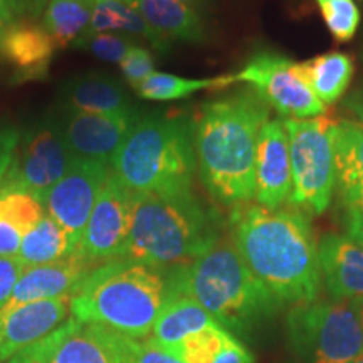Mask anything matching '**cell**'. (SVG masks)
Segmentation results:
<instances>
[{
	"mask_svg": "<svg viewBox=\"0 0 363 363\" xmlns=\"http://www.w3.org/2000/svg\"><path fill=\"white\" fill-rule=\"evenodd\" d=\"M233 230L242 261L279 305L315 301L321 271L306 212L239 206L233 214Z\"/></svg>",
	"mask_w": 363,
	"mask_h": 363,
	"instance_id": "cell-1",
	"label": "cell"
},
{
	"mask_svg": "<svg viewBox=\"0 0 363 363\" xmlns=\"http://www.w3.org/2000/svg\"><path fill=\"white\" fill-rule=\"evenodd\" d=\"M269 106L254 89L208 101L194 123L197 169L207 192L227 207L256 197L254 162Z\"/></svg>",
	"mask_w": 363,
	"mask_h": 363,
	"instance_id": "cell-2",
	"label": "cell"
},
{
	"mask_svg": "<svg viewBox=\"0 0 363 363\" xmlns=\"http://www.w3.org/2000/svg\"><path fill=\"white\" fill-rule=\"evenodd\" d=\"M217 240L216 216L192 189L133 194V220L121 259L172 271L190 264Z\"/></svg>",
	"mask_w": 363,
	"mask_h": 363,
	"instance_id": "cell-3",
	"label": "cell"
},
{
	"mask_svg": "<svg viewBox=\"0 0 363 363\" xmlns=\"http://www.w3.org/2000/svg\"><path fill=\"white\" fill-rule=\"evenodd\" d=\"M169 296V271L115 259L96 266L81 281L71 294L69 311L71 318L83 323H98L145 340Z\"/></svg>",
	"mask_w": 363,
	"mask_h": 363,
	"instance_id": "cell-4",
	"label": "cell"
},
{
	"mask_svg": "<svg viewBox=\"0 0 363 363\" xmlns=\"http://www.w3.org/2000/svg\"><path fill=\"white\" fill-rule=\"evenodd\" d=\"M170 294L197 301L225 330L246 333L279 303L242 261L234 239H219L190 264L169 271Z\"/></svg>",
	"mask_w": 363,
	"mask_h": 363,
	"instance_id": "cell-5",
	"label": "cell"
},
{
	"mask_svg": "<svg viewBox=\"0 0 363 363\" xmlns=\"http://www.w3.org/2000/svg\"><path fill=\"white\" fill-rule=\"evenodd\" d=\"M111 165L133 194L192 189L197 170L194 121L185 115L140 118Z\"/></svg>",
	"mask_w": 363,
	"mask_h": 363,
	"instance_id": "cell-6",
	"label": "cell"
},
{
	"mask_svg": "<svg viewBox=\"0 0 363 363\" xmlns=\"http://www.w3.org/2000/svg\"><path fill=\"white\" fill-rule=\"evenodd\" d=\"M291 343L308 363H352L363 357V323L355 299H315L288 315Z\"/></svg>",
	"mask_w": 363,
	"mask_h": 363,
	"instance_id": "cell-7",
	"label": "cell"
},
{
	"mask_svg": "<svg viewBox=\"0 0 363 363\" xmlns=\"http://www.w3.org/2000/svg\"><path fill=\"white\" fill-rule=\"evenodd\" d=\"M337 120L328 116L286 120L293 190L289 203L320 216L330 207L335 190V133Z\"/></svg>",
	"mask_w": 363,
	"mask_h": 363,
	"instance_id": "cell-8",
	"label": "cell"
},
{
	"mask_svg": "<svg viewBox=\"0 0 363 363\" xmlns=\"http://www.w3.org/2000/svg\"><path fill=\"white\" fill-rule=\"evenodd\" d=\"M135 348L136 338L69 316L51 335L7 363H133Z\"/></svg>",
	"mask_w": 363,
	"mask_h": 363,
	"instance_id": "cell-9",
	"label": "cell"
},
{
	"mask_svg": "<svg viewBox=\"0 0 363 363\" xmlns=\"http://www.w3.org/2000/svg\"><path fill=\"white\" fill-rule=\"evenodd\" d=\"M133 220V192L111 172L74 249V256L91 266L121 259Z\"/></svg>",
	"mask_w": 363,
	"mask_h": 363,
	"instance_id": "cell-10",
	"label": "cell"
},
{
	"mask_svg": "<svg viewBox=\"0 0 363 363\" xmlns=\"http://www.w3.org/2000/svg\"><path fill=\"white\" fill-rule=\"evenodd\" d=\"M72 162L74 155L67 147L61 125L43 123L17 143L2 187L24 190L43 202Z\"/></svg>",
	"mask_w": 363,
	"mask_h": 363,
	"instance_id": "cell-11",
	"label": "cell"
},
{
	"mask_svg": "<svg viewBox=\"0 0 363 363\" xmlns=\"http://www.w3.org/2000/svg\"><path fill=\"white\" fill-rule=\"evenodd\" d=\"M291 59L274 52H259L235 72L238 83L252 86L257 96L288 120H308L323 116L326 104L293 72Z\"/></svg>",
	"mask_w": 363,
	"mask_h": 363,
	"instance_id": "cell-12",
	"label": "cell"
},
{
	"mask_svg": "<svg viewBox=\"0 0 363 363\" xmlns=\"http://www.w3.org/2000/svg\"><path fill=\"white\" fill-rule=\"evenodd\" d=\"M110 174L106 163L74 158L65 177L45 194V214L65 229L74 249Z\"/></svg>",
	"mask_w": 363,
	"mask_h": 363,
	"instance_id": "cell-13",
	"label": "cell"
},
{
	"mask_svg": "<svg viewBox=\"0 0 363 363\" xmlns=\"http://www.w3.org/2000/svg\"><path fill=\"white\" fill-rule=\"evenodd\" d=\"M138 120L136 111L123 115H94L71 110L65 116L61 130L74 158L110 165L118 148Z\"/></svg>",
	"mask_w": 363,
	"mask_h": 363,
	"instance_id": "cell-14",
	"label": "cell"
},
{
	"mask_svg": "<svg viewBox=\"0 0 363 363\" xmlns=\"http://www.w3.org/2000/svg\"><path fill=\"white\" fill-rule=\"evenodd\" d=\"M254 185L257 206L274 211L289 202L293 175L284 121L269 120L262 126L254 162Z\"/></svg>",
	"mask_w": 363,
	"mask_h": 363,
	"instance_id": "cell-15",
	"label": "cell"
},
{
	"mask_svg": "<svg viewBox=\"0 0 363 363\" xmlns=\"http://www.w3.org/2000/svg\"><path fill=\"white\" fill-rule=\"evenodd\" d=\"M69 305L71 296L67 294L0 311V362H9L24 348L51 335L71 315Z\"/></svg>",
	"mask_w": 363,
	"mask_h": 363,
	"instance_id": "cell-16",
	"label": "cell"
},
{
	"mask_svg": "<svg viewBox=\"0 0 363 363\" xmlns=\"http://www.w3.org/2000/svg\"><path fill=\"white\" fill-rule=\"evenodd\" d=\"M93 269L94 266L88 264L74 254L51 264L26 267L19 283L13 288L11 299L6 303V306L0 308V311L13 310L16 306L39 301V299L67 296V294L71 296L81 281Z\"/></svg>",
	"mask_w": 363,
	"mask_h": 363,
	"instance_id": "cell-17",
	"label": "cell"
},
{
	"mask_svg": "<svg viewBox=\"0 0 363 363\" xmlns=\"http://www.w3.org/2000/svg\"><path fill=\"white\" fill-rule=\"evenodd\" d=\"M318 261L333 299L363 296V247L343 234H325L318 244Z\"/></svg>",
	"mask_w": 363,
	"mask_h": 363,
	"instance_id": "cell-18",
	"label": "cell"
},
{
	"mask_svg": "<svg viewBox=\"0 0 363 363\" xmlns=\"http://www.w3.org/2000/svg\"><path fill=\"white\" fill-rule=\"evenodd\" d=\"M335 185L345 208L363 211V123L338 121L335 133Z\"/></svg>",
	"mask_w": 363,
	"mask_h": 363,
	"instance_id": "cell-19",
	"label": "cell"
},
{
	"mask_svg": "<svg viewBox=\"0 0 363 363\" xmlns=\"http://www.w3.org/2000/svg\"><path fill=\"white\" fill-rule=\"evenodd\" d=\"M54 51L48 30L33 22H16L0 38V56L24 79L44 76Z\"/></svg>",
	"mask_w": 363,
	"mask_h": 363,
	"instance_id": "cell-20",
	"label": "cell"
},
{
	"mask_svg": "<svg viewBox=\"0 0 363 363\" xmlns=\"http://www.w3.org/2000/svg\"><path fill=\"white\" fill-rule=\"evenodd\" d=\"M142 16L155 33L179 43H202L206 24L201 13L184 6L179 0H123Z\"/></svg>",
	"mask_w": 363,
	"mask_h": 363,
	"instance_id": "cell-21",
	"label": "cell"
},
{
	"mask_svg": "<svg viewBox=\"0 0 363 363\" xmlns=\"http://www.w3.org/2000/svg\"><path fill=\"white\" fill-rule=\"evenodd\" d=\"M217 321L203 308L184 294H170L153 326L152 340L172 352L190 335L216 325Z\"/></svg>",
	"mask_w": 363,
	"mask_h": 363,
	"instance_id": "cell-22",
	"label": "cell"
},
{
	"mask_svg": "<svg viewBox=\"0 0 363 363\" xmlns=\"http://www.w3.org/2000/svg\"><path fill=\"white\" fill-rule=\"evenodd\" d=\"M293 72L323 104L343 96L353 76V61L345 52H326L310 61L293 62Z\"/></svg>",
	"mask_w": 363,
	"mask_h": 363,
	"instance_id": "cell-23",
	"label": "cell"
},
{
	"mask_svg": "<svg viewBox=\"0 0 363 363\" xmlns=\"http://www.w3.org/2000/svg\"><path fill=\"white\" fill-rule=\"evenodd\" d=\"M66 96L69 108L74 111L94 115H123L135 111L123 86L99 72L71 81L67 84Z\"/></svg>",
	"mask_w": 363,
	"mask_h": 363,
	"instance_id": "cell-24",
	"label": "cell"
},
{
	"mask_svg": "<svg viewBox=\"0 0 363 363\" xmlns=\"http://www.w3.org/2000/svg\"><path fill=\"white\" fill-rule=\"evenodd\" d=\"M99 33H125L138 35V38L148 40L158 52H167L172 44L169 39L155 33L142 19V16L123 0H94L93 16H91L88 30L84 34Z\"/></svg>",
	"mask_w": 363,
	"mask_h": 363,
	"instance_id": "cell-25",
	"label": "cell"
},
{
	"mask_svg": "<svg viewBox=\"0 0 363 363\" xmlns=\"http://www.w3.org/2000/svg\"><path fill=\"white\" fill-rule=\"evenodd\" d=\"M74 252L69 235L61 225L45 214L29 233L24 234L17 257L26 267L57 262Z\"/></svg>",
	"mask_w": 363,
	"mask_h": 363,
	"instance_id": "cell-26",
	"label": "cell"
},
{
	"mask_svg": "<svg viewBox=\"0 0 363 363\" xmlns=\"http://www.w3.org/2000/svg\"><path fill=\"white\" fill-rule=\"evenodd\" d=\"M93 9L94 0H49L43 27L56 49L74 44L88 30Z\"/></svg>",
	"mask_w": 363,
	"mask_h": 363,
	"instance_id": "cell-27",
	"label": "cell"
},
{
	"mask_svg": "<svg viewBox=\"0 0 363 363\" xmlns=\"http://www.w3.org/2000/svg\"><path fill=\"white\" fill-rule=\"evenodd\" d=\"M235 81L234 74L216 76L208 79H187L167 72H153L143 83L136 86L135 91L143 99L150 101H175L192 96L203 89H224L227 86H233Z\"/></svg>",
	"mask_w": 363,
	"mask_h": 363,
	"instance_id": "cell-28",
	"label": "cell"
},
{
	"mask_svg": "<svg viewBox=\"0 0 363 363\" xmlns=\"http://www.w3.org/2000/svg\"><path fill=\"white\" fill-rule=\"evenodd\" d=\"M45 216L43 202L24 190L2 187L0 190V220L16 227L22 234L29 233Z\"/></svg>",
	"mask_w": 363,
	"mask_h": 363,
	"instance_id": "cell-29",
	"label": "cell"
},
{
	"mask_svg": "<svg viewBox=\"0 0 363 363\" xmlns=\"http://www.w3.org/2000/svg\"><path fill=\"white\" fill-rule=\"evenodd\" d=\"M230 337L233 335L229 333V330L216 323L199 333L190 335L179 347H175L172 353L184 363H214Z\"/></svg>",
	"mask_w": 363,
	"mask_h": 363,
	"instance_id": "cell-30",
	"label": "cell"
},
{
	"mask_svg": "<svg viewBox=\"0 0 363 363\" xmlns=\"http://www.w3.org/2000/svg\"><path fill=\"white\" fill-rule=\"evenodd\" d=\"M328 30L338 43H350L360 26L355 0H316Z\"/></svg>",
	"mask_w": 363,
	"mask_h": 363,
	"instance_id": "cell-31",
	"label": "cell"
},
{
	"mask_svg": "<svg viewBox=\"0 0 363 363\" xmlns=\"http://www.w3.org/2000/svg\"><path fill=\"white\" fill-rule=\"evenodd\" d=\"M74 45L93 54L94 57L101 59V61L121 62L135 44L118 33H99L81 35Z\"/></svg>",
	"mask_w": 363,
	"mask_h": 363,
	"instance_id": "cell-32",
	"label": "cell"
},
{
	"mask_svg": "<svg viewBox=\"0 0 363 363\" xmlns=\"http://www.w3.org/2000/svg\"><path fill=\"white\" fill-rule=\"evenodd\" d=\"M120 69L123 72L125 79L128 81L131 88H136L143 83L148 76L155 72V59L142 45H133L126 54L123 61L120 62Z\"/></svg>",
	"mask_w": 363,
	"mask_h": 363,
	"instance_id": "cell-33",
	"label": "cell"
},
{
	"mask_svg": "<svg viewBox=\"0 0 363 363\" xmlns=\"http://www.w3.org/2000/svg\"><path fill=\"white\" fill-rule=\"evenodd\" d=\"M24 269L26 266L17 256L0 257V308L6 306V303L11 299L13 288L19 283Z\"/></svg>",
	"mask_w": 363,
	"mask_h": 363,
	"instance_id": "cell-34",
	"label": "cell"
},
{
	"mask_svg": "<svg viewBox=\"0 0 363 363\" xmlns=\"http://www.w3.org/2000/svg\"><path fill=\"white\" fill-rule=\"evenodd\" d=\"M133 363H184L174 353L160 347L155 340H136Z\"/></svg>",
	"mask_w": 363,
	"mask_h": 363,
	"instance_id": "cell-35",
	"label": "cell"
},
{
	"mask_svg": "<svg viewBox=\"0 0 363 363\" xmlns=\"http://www.w3.org/2000/svg\"><path fill=\"white\" fill-rule=\"evenodd\" d=\"M17 143H19V135L16 130L0 131V190H2L7 172L11 169Z\"/></svg>",
	"mask_w": 363,
	"mask_h": 363,
	"instance_id": "cell-36",
	"label": "cell"
},
{
	"mask_svg": "<svg viewBox=\"0 0 363 363\" xmlns=\"http://www.w3.org/2000/svg\"><path fill=\"white\" fill-rule=\"evenodd\" d=\"M22 234L16 227L0 220V257H13L19 254Z\"/></svg>",
	"mask_w": 363,
	"mask_h": 363,
	"instance_id": "cell-37",
	"label": "cell"
},
{
	"mask_svg": "<svg viewBox=\"0 0 363 363\" xmlns=\"http://www.w3.org/2000/svg\"><path fill=\"white\" fill-rule=\"evenodd\" d=\"M27 0H0V38L26 11Z\"/></svg>",
	"mask_w": 363,
	"mask_h": 363,
	"instance_id": "cell-38",
	"label": "cell"
},
{
	"mask_svg": "<svg viewBox=\"0 0 363 363\" xmlns=\"http://www.w3.org/2000/svg\"><path fill=\"white\" fill-rule=\"evenodd\" d=\"M214 363H254V358L238 340L230 337V340L224 347V350L219 353V357L216 358Z\"/></svg>",
	"mask_w": 363,
	"mask_h": 363,
	"instance_id": "cell-39",
	"label": "cell"
},
{
	"mask_svg": "<svg viewBox=\"0 0 363 363\" xmlns=\"http://www.w3.org/2000/svg\"><path fill=\"white\" fill-rule=\"evenodd\" d=\"M345 229L348 238L363 247V211L345 208Z\"/></svg>",
	"mask_w": 363,
	"mask_h": 363,
	"instance_id": "cell-40",
	"label": "cell"
},
{
	"mask_svg": "<svg viewBox=\"0 0 363 363\" xmlns=\"http://www.w3.org/2000/svg\"><path fill=\"white\" fill-rule=\"evenodd\" d=\"M347 106L358 116L360 123H363V88L347 99Z\"/></svg>",
	"mask_w": 363,
	"mask_h": 363,
	"instance_id": "cell-41",
	"label": "cell"
},
{
	"mask_svg": "<svg viewBox=\"0 0 363 363\" xmlns=\"http://www.w3.org/2000/svg\"><path fill=\"white\" fill-rule=\"evenodd\" d=\"M179 2L184 4V6L190 7L192 11H195L197 13H201L207 6V0H179Z\"/></svg>",
	"mask_w": 363,
	"mask_h": 363,
	"instance_id": "cell-42",
	"label": "cell"
},
{
	"mask_svg": "<svg viewBox=\"0 0 363 363\" xmlns=\"http://www.w3.org/2000/svg\"><path fill=\"white\" fill-rule=\"evenodd\" d=\"M355 303H357L358 313H360V316H362V323H363V296H362V298H358V299H355Z\"/></svg>",
	"mask_w": 363,
	"mask_h": 363,
	"instance_id": "cell-43",
	"label": "cell"
},
{
	"mask_svg": "<svg viewBox=\"0 0 363 363\" xmlns=\"http://www.w3.org/2000/svg\"><path fill=\"white\" fill-rule=\"evenodd\" d=\"M352 363H363V357H360V358H358V360H355V362H352Z\"/></svg>",
	"mask_w": 363,
	"mask_h": 363,
	"instance_id": "cell-44",
	"label": "cell"
}]
</instances>
